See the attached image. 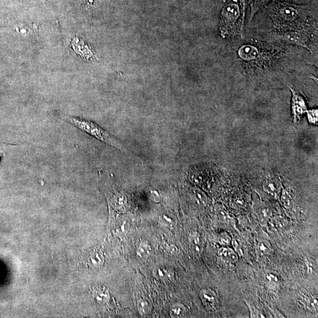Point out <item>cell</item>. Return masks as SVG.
<instances>
[{
  "instance_id": "6da1fadb",
  "label": "cell",
  "mask_w": 318,
  "mask_h": 318,
  "mask_svg": "<svg viewBox=\"0 0 318 318\" xmlns=\"http://www.w3.org/2000/svg\"><path fill=\"white\" fill-rule=\"evenodd\" d=\"M266 13L273 20L279 32L301 30L306 26L307 13L305 7L273 0L266 7Z\"/></svg>"
},
{
  "instance_id": "7a4b0ae2",
  "label": "cell",
  "mask_w": 318,
  "mask_h": 318,
  "mask_svg": "<svg viewBox=\"0 0 318 318\" xmlns=\"http://www.w3.org/2000/svg\"><path fill=\"white\" fill-rule=\"evenodd\" d=\"M67 121L74 127L81 130V131L86 133L87 134L94 137L95 139L100 140L105 144L110 145L114 148L118 149L127 155H131V153L128 151L126 147L119 139L105 131L100 126L95 124V123L89 120L76 117H67Z\"/></svg>"
},
{
  "instance_id": "3957f363",
  "label": "cell",
  "mask_w": 318,
  "mask_h": 318,
  "mask_svg": "<svg viewBox=\"0 0 318 318\" xmlns=\"http://www.w3.org/2000/svg\"><path fill=\"white\" fill-rule=\"evenodd\" d=\"M240 16V9L238 5L231 3L224 6L220 22V32L224 38L237 32V22Z\"/></svg>"
},
{
  "instance_id": "277c9868",
  "label": "cell",
  "mask_w": 318,
  "mask_h": 318,
  "mask_svg": "<svg viewBox=\"0 0 318 318\" xmlns=\"http://www.w3.org/2000/svg\"><path fill=\"white\" fill-rule=\"evenodd\" d=\"M273 39L279 42L302 46L312 52L314 49L312 39L305 29L299 31H288L273 33Z\"/></svg>"
},
{
  "instance_id": "5b68a950",
  "label": "cell",
  "mask_w": 318,
  "mask_h": 318,
  "mask_svg": "<svg viewBox=\"0 0 318 318\" xmlns=\"http://www.w3.org/2000/svg\"><path fill=\"white\" fill-rule=\"evenodd\" d=\"M200 297L204 306L208 309H217L218 305V298L217 293L210 289H204L201 290Z\"/></svg>"
},
{
  "instance_id": "8992f818",
  "label": "cell",
  "mask_w": 318,
  "mask_h": 318,
  "mask_svg": "<svg viewBox=\"0 0 318 318\" xmlns=\"http://www.w3.org/2000/svg\"><path fill=\"white\" fill-rule=\"evenodd\" d=\"M238 56L243 60L251 61L257 59L259 56V53L255 47L251 45H244L239 48Z\"/></svg>"
},
{
  "instance_id": "52a82bcc",
  "label": "cell",
  "mask_w": 318,
  "mask_h": 318,
  "mask_svg": "<svg viewBox=\"0 0 318 318\" xmlns=\"http://www.w3.org/2000/svg\"><path fill=\"white\" fill-rule=\"evenodd\" d=\"M293 93L292 108L296 118H299L306 111L305 101L299 94L292 89Z\"/></svg>"
},
{
  "instance_id": "ba28073f",
  "label": "cell",
  "mask_w": 318,
  "mask_h": 318,
  "mask_svg": "<svg viewBox=\"0 0 318 318\" xmlns=\"http://www.w3.org/2000/svg\"><path fill=\"white\" fill-rule=\"evenodd\" d=\"M219 256L221 259L229 264H235L238 262V256L233 249L230 248L223 247L218 251Z\"/></svg>"
},
{
  "instance_id": "9c48e42d",
  "label": "cell",
  "mask_w": 318,
  "mask_h": 318,
  "mask_svg": "<svg viewBox=\"0 0 318 318\" xmlns=\"http://www.w3.org/2000/svg\"><path fill=\"white\" fill-rule=\"evenodd\" d=\"M263 190L272 196H276L280 190L279 183L274 178L269 177L263 183Z\"/></svg>"
},
{
  "instance_id": "30bf717a",
  "label": "cell",
  "mask_w": 318,
  "mask_h": 318,
  "mask_svg": "<svg viewBox=\"0 0 318 318\" xmlns=\"http://www.w3.org/2000/svg\"><path fill=\"white\" fill-rule=\"evenodd\" d=\"M153 276L155 278L163 280H168L169 279L173 278V272L168 268L165 267V266H159L153 270Z\"/></svg>"
},
{
  "instance_id": "8fae6325",
  "label": "cell",
  "mask_w": 318,
  "mask_h": 318,
  "mask_svg": "<svg viewBox=\"0 0 318 318\" xmlns=\"http://www.w3.org/2000/svg\"><path fill=\"white\" fill-rule=\"evenodd\" d=\"M138 309L140 314L142 316H146L151 312L152 304L151 301L146 297H141L138 300Z\"/></svg>"
},
{
  "instance_id": "7c38bea8",
  "label": "cell",
  "mask_w": 318,
  "mask_h": 318,
  "mask_svg": "<svg viewBox=\"0 0 318 318\" xmlns=\"http://www.w3.org/2000/svg\"><path fill=\"white\" fill-rule=\"evenodd\" d=\"M152 249L146 242H140L136 250V255L139 259H146L151 254Z\"/></svg>"
},
{
  "instance_id": "4fadbf2b",
  "label": "cell",
  "mask_w": 318,
  "mask_h": 318,
  "mask_svg": "<svg viewBox=\"0 0 318 318\" xmlns=\"http://www.w3.org/2000/svg\"><path fill=\"white\" fill-rule=\"evenodd\" d=\"M265 280L266 284H267L269 289L275 290L280 286V279L279 276L273 272H268L266 273L265 276Z\"/></svg>"
},
{
  "instance_id": "5bb4252c",
  "label": "cell",
  "mask_w": 318,
  "mask_h": 318,
  "mask_svg": "<svg viewBox=\"0 0 318 318\" xmlns=\"http://www.w3.org/2000/svg\"><path fill=\"white\" fill-rule=\"evenodd\" d=\"M186 313V307L182 303H176L170 307V314L172 317H182Z\"/></svg>"
},
{
  "instance_id": "9a60e30c",
  "label": "cell",
  "mask_w": 318,
  "mask_h": 318,
  "mask_svg": "<svg viewBox=\"0 0 318 318\" xmlns=\"http://www.w3.org/2000/svg\"><path fill=\"white\" fill-rule=\"evenodd\" d=\"M256 214L258 220L262 222H267L271 217V211L268 207L259 206L256 210Z\"/></svg>"
},
{
  "instance_id": "2e32d148",
  "label": "cell",
  "mask_w": 318,
  "mask_h": 318,
  "mask_svg": "<svg viewBox=\"0 0 318 318\" xmlns=\"http://www.w3.org/2000/svg\"><path fill=\"white\" fill-rule=\"evenodd\" d=\"M88 261L91 267H99L103 263V256L101 252H94L90 256Z\"/></svg>"
},
{
  "instance_id": "e0dca14e",
  "label": "cell",
  "mask_w": 318,
  "mask_h": 318,
  "mask_svg": "<svg viewBox=\"0 0 318 318\" xmlns=\"http://www.w3.org/2000/svg\"><path fill=\"white\" fill-rule=\"evenodd\" d=\"M288 225V220L282 215H277L272 220V225L276 229H282Z\"/></svg>"
},
{
  "instance_id": "ac0fdd59",
  "label": "cell",
  "mask_w": 318,
  "mask_h": 318,
  "mask_svg": "<svg viewBox=\"0 0 318 318\" xmlns=\"http://www.w3.org/2000/svg\"><path fill=\"white\" fill-rule=\"evenodd\" d=\"M270 1L271 0H251V19L259 9L268 4Z\"/></svg>"
},
{
  "instance_id": "d6986e66",
  "label": "cell",
  "mask_w": 318,
  "mask_h": 318,
  "mask_svg": "<svg viewBox=\"0 0 318 318\" xmlns=\"http://www.w3.org/2000/svg\"><path fill=\"white\" fill-rule=\"evenodd\" d=\"M257 249L260 254H268L271 251V245L268 241H260L257 245Z\"/></svg>"
},
{
  "instance_id": "ffe728a7",
  "label": "cell",
  "mask_w": 318,
  "mask_h": 318,
  "mask_svg": "<svg viewBox=\"0 0 318 318\" xmlns=\"http://www.w3.org/2000/svg\"><path fill=\"white\" fill-rule=\"evenodd\" d=\"M281 202L283 206H284L287 209H290L292 207V200L291 196L285 190L282 191L281 195Z\"/></svg>"
},
{
  "instance_id": "44dd1931",
  "label": "cell",
  "mask_w": 318,
  "mask_h": 318,
  "mask_svg": "<svg viewBox=\"0 0 318 318\" xmlns=\"http://www.w3.org/2000/svg\"><path fill=\"white\" fill-rule=\"evenodd\" d=\"M305 301L307 308L312 310H317L318 301L316 296L307 297Z\"/></svg>"
},
{
  "instance_id": "7402d4cb",
  "label": "cell",
  "mask_w": 318,
  "mask_h": 318,
  "mask_svg": "<svg viewBox=\"0 0 318 318\" xmlns=\"http://www.w3.org/2000/svg\"><path fill=\"white\" fill-rule=\"evenodd\" d=\"M193 197L196 202L200 205H204L206 203L207 198L205 194L199 190L193 191Z\"/></svg>"
},
{
  "instance_id": "603a6c76",
  "label": "cell",
  "mask_w": 318,
  "mask_h": 318,
  "mask_svg": "<svg viewBox=\"0 0 318 318\" xmlns=\"http://www.w3.org/2000/svg\"><path fill=\"white\" fill-rule=\"evenodd\" d=\"M125 197L122 195V194L116 195L112 200V204H113V206L117 208L123 207V205L125 204Z\"/></svg>"
},
{
  "instance_id": "cb8c5ba5",
  "label": "cell",
  "mask_w": 318,
  "mask_h": 318,
  "mask_svg": "<svg viewBox=\"0 0 318 318\" xmlns=\"http://www.w3.org/2000/svg\"><path fill=\"white\" fill-rule=\"evenodd\" d=\"M190 242L191 245H193L195 247L196 251H199V246L200 244V237L199 235L196 233V232H193L191 234L190 237Z\"/></svg>"
},
{
  "instance_id": "d4e9b609",
  "label": "cell",
  "mask_w": 318,
  "mask_h": 318,
  "mask_svg": "<svg viewBox=\"0 0 318 318\" xmlns=\"http://www.w3.org/2000/svg\"><path fill=\"white\" fill-rule=\"evenodd\" d=\"M219 242L222 245H229L231 244L232 238L227 232H223L219 237Z\"/></svg>"
},
{
  "instance_id": "484cf974",
  "label": "cell",
  "mask_w": 318,
  "mask_h": 318,
  "mask_svg": "<svg viewBox=\"0 0 318 318\" xmlns=\"http://www.w3.org/2000/svg\"><path fill=\"white\" fill-rule=\"evenodd\" d=\"M218 217L221 220L224 221H231L232 218L228 213L227 210H226L223 208H219L218 210Z\"/></svg>"
},
{
  "instance_id": "4316f807",
  "label": "cell",
  "mask_w": 318,
  "mask_h": 318,
  "mask_svg": "<svg viewBox=\"0 0 318 318\" xmlns=\"http://www.w3.org/2000/svg\"><path fill=\"white\" fill-rule=\"evenodd\" d=\"M161 222L166 227H173L174 224V218L169 215H163L161 218Z\"/></svg>"
},
{
  "instance_id": "83f0119b",
  "label": "cell",
  "mask_w": 318,
  "mask_h": 318,
  "mask_svg": "<svg viewBox=\"0 0 318 318\" xmlns=\"http://www.w3.org/2000/svg\"><path fill=\"white\" fill-rule=\"evenodd\" d=\"M109 298V294L103 291L98 292L96 295V299L98 301L101 303H104L108 301Z\"/></svg>"
},
{
  "instance_id": "f1b7e54d",
  "label": "cell",
  "mask_w": 318,
  "mask_h": 318,
  "mask_svg": "<svg viewBox=\"0 0 318 318\" xmlns=\"http://www.w3.org/2000/svg\"><path fill=\"white\" fill-rule=\"evenodd\" d=\"M249 308L250 310V316L251 317H265V316L255 307L249 305Z\"/></svg>"
},
{
  "instance_id": "f546056e",
  "label": "cell",
  "mask_w": 318,
  "mask_h": 318,
  "mask_svg": "<svg viewBox=\"0 0 318 318\" xmlns=\"http://www.w3.org/2000/svg\"><path fill=\"white\" fill-rule=\"evenodd\" d=\"M308 117L310 122H314L317 121V111H312L308 113Z\"/></svg>"
},
{
  "instance_id": "4dcf8cb0",
  "label": "cell",
  "mask_w": 318,
  "mask_h": 318,
  "mask_svg": "<svg viewBox=\"0 0 318 318\" xmlns=\"http://www.w3.org/2000/svg\"><path fill=\"white\" fill-rule=\"evenodd\" d=\"M85 4L88 5H92L93 4L94 0H83Z\"/></svg>"
},
{
  "instance_id": "1f68e13d",
  "label": "cell",
  "mask_w": 318,
  "mask_h": 318,
  "mask_svg": "<svg viewBox=\"0 0 318 318\" xmlns=\"http://www.w3.org/2000/svg\"><path fill=\"white\" fill-rule=\"evenodd\" d=\"M2 156L0 155V160H1Z\"/></svg>"
}]
</instances>
